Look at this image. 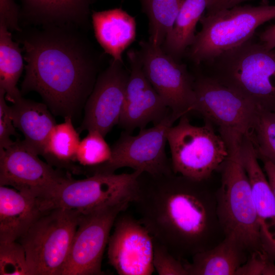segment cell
<instances>
[{
    "label": "cell",
    "mask_w": 275,
    "mask_h": 275,
    "mask_svg": "<svg viewBox=\"0 0 275 275\" xmlns=\"http://www.w3.org/2000/svg\"><path fill=\"white\" fill-rule=\"evenodd\" d=\"M249 253L234 237H225L214 247L183 261L188 275H236Z\"/></svg>",
    "instance_id": "cell-21"
},
{
    "label": "cell",
    "mask_w": 275,
    "mask_h": 275,
    "mask_svg": "<svg viewBox=\"0 0 275 275\" xmlns=\"http://www.w3.org/2000/svg\"><path fill=\"white\" fill-rule=\"evenodd\" d=\"M79 143L76 160L86 167L97 166L108 161L111 158L112 149L100 132L93 130Z\"/></svg>",
    "instance_id": "cell-28"
},
{
    "label": "cell",
    "mask_w": 275,
    "mask_h": 275,
    "mask_svg": "<svg viewBox=\"0 0 275 275\" xmlns=\"http://www.w3.org/2000/svg\"><path fill=\"white\" fill-rule=\"evenodd\" d=\"M92 21L96 40L113 60L123 63L124 51L136 36L134 17L121 8L93 12Z\"/></svg>",
    "instance_id": "cell-20"
},
{
    "label": "cell",
    "mask_w": 275,
    "mask_h": 275,
    "mask_svg": "<svg viewBox=\"0 0 275 275\" xmlns=\"http://www.w3.org/2000/svg\"><path fill=\"white\" fill-rule=\"evenodd\" d=\"M48 107L22 96L10 106L13 124L23 134L24 141L43 156L50 133L57 124Z\"/></svg>",
    "instance_id": "cell-22"
},
{
    "label": "cell",
    "mask_w": 275,
    "mask_h": 275,
    "mask_svg": "<svg viewBox=\"0 0 275 275\" xmlns=\"http://www.w3.org/2000/svg\"><path fill=\"white\" fill-rule=\"evenodd\" d=\"M275 18V5L237 6L202 16V28L189 46L197 64L207 63L249 40L262 24Z\"/></svg>",
    "instance_id": "cell-5"
},
{
    "label": "cell",
    "mask_w": 275,
    "mask_h": 275,
    "mask_svg": "<svg viewBox=\"0 0 275 275\" xmlns=\"http://www.w3.org/2000/svg\"><path fill=\"white\" fill-rule=\"evenodd\" d=\"M127 57L130 72L118 125L131 133L150 123L158 124L171 112L147 78L139 51L130 50Z\"/></svg>",
    "instance_id": "cell-16"
},
{
    "label": "cell",
    "mask_w": 275,
    "mask_h": 275,
    "mask_svg": "<svg viewBox=\"0 0 275 275\" xmlns=\"http://www.w3.org/2000/svg\"><path fill=\"white\" fill-rule=\"evenodd\" d=\"M20 19L26 24L68 25L81 30L89 24L93 0H19Z\"/></svg>",
    "instance_id": "cell-18"
},
{
    "label": "cell",
    "mask_w": 275,
    "mask_h": 275,
    "mask_svg": "<svg viewBox=\"0 0 275 275\" xmlns=\"http://www.w3.org/2000/svg\"><path fill=\"white\" fill-rule=\"evenodd\" d=\"M125 212L117 216L109 238V263L119 275L152 274L153 237L139 219Z\"/></svg>",
    "instance_id": "cell-14"
},
{
    "label": "cell",
    "mask_w": 275,
    "mask_h": 275,
    "mask_svg": "<svg viewBox=\"0 0 275 275\" xmlns=\"http://www.w3.org/2000/svg\"><path fill=\"white\" fill-rule=\"evenodd\" d=\"M142 173H96L80 180L70 175L42 201L43 209L63 208L86 214L122 202L132 203Z\"/></svg>",
    "instance_id": "cell-8"
},
{
    "label": "cell",
    "mask_w": 275,
    "mask_h": 275,
    "mask_svg": "<svg viewBox=\"0 0 275 275\" xmlns=\"http://www.w3.org/2000/svg\"><path fill=\"white\" fill-rule=\"evenodd\" d=\"M80 142L79 132L74 127L72 118H65L64 122L57 124L51 130L42 156L52 167L79 172L80 168L73 163L76 162Z\"/></svg>",
    "instance_id": "cell-23"
},
{
    "label": "cell",
    "mask_w": 275,
    "mask_h": 275,
    "mask_svg": "<svg viewBox=\"0 0 275 275\" xmlns=\"http://www.w3.org/2000/svg\"><path fill=\"white\" fill-rule=\"evenodd\" d=\"M24 140L0 150V186H10L43 201L69 176L40 159Z\"/></svg>",
    "instance_id": "cell-13"
},
{
    "label": "cell",
    "mask_w": 275,
    "mask_h": 275,
    "mask_svg": "<svg viewBox=\"0 0 275 275\" xmlns=\"http://www.w3.org/2000/svg\"><path fill=\"white\" fill-rule=\"evenodd\" d=\"M131 203L122 202L81 214L62 275H100L103 253L118 215Z\"/></svg>",
    "instance_id": "cell-11"
},
{
    "label": "cell",
    "mask_w": 275,
    "mask_h": 275,
    "mask_svg": "<svg viewBox=\"0 0 275 275\" xmlns=\"http://www.w3.org/2000/svg\"><path fill=\"white\" fill-rule=\"evenodd\" d=\"M202 126L190 123L187 115L168 132L173 172L199 181H207L228 155L227 144L213 126L204 121Z\"/></svg>",
    "instance_id": "cell-7"
},
{
    "label": "cell",
    "mask_w": 275,
    "mask_h": 275,
    "mask_svg": "<svg viewBox=\"0 0 275 275\" xmlns=\"http://www.w3.org/2000/svg\"><path fill=\"white\" fill-rule=\"evenodd\" d=\"M264 171L275 196V164L268 160L263 161Z\"/></svg>",
    "instance_id": "cell-36"
},
{
    "label": "cell",
    "mask_w": 275,
    "mask_h": 275,
    "mask_svg": "<svg viewBox=\"0 0 275 275\" xmlns=\"http://www.w3.org/2000/svg\"><path fill=\"white\" fill-rule=\"evenodd\" d=\"M81 29L41 26L18 32L26 63L21 93L37 92L53 114L72 119L97 79V64Z\"/></svg>",
    "instance_id": "cell-2"
},
{
    "label": "cell",
    "mask_w": 275,
    "mask_h": 275,
    "mask_svg": "<svg viewBox=\"0 0 275 275\" xmlns=\"http://www.w3.org/2000/svg\"><path fill=\"white\" fill-rule=\"evenodd\" d=\"M193 112L215 125L225 142L250 135L257 107L243 96L209 75L195 78Z\"/></svg>",
    "instance_id": "cell-9"
},
{
    "label": "cell",
    "mask_w": 275,
    "mask_h": 275,
    "mask_svg": "<svg viewBox=\"0 0 275 275\" xmlns=\"http://www.w3.org/2000/svg\"><path fill=\"white\" fill-rule=\"evenodd\" d=\"M153 263L159 275H188L183 261L174 256L163 244L153 238Z\"/></svg>",
    "instance_id": "cell-30"
},
{
    "label": "cell",
    "mask_w": 275,
    "mask_h": 275,
    "mask_svg": "<svg viewBox=\"0 0 275 275\" xmlns=\"http://www.w3.org/2000/svg\"><path fill=\"white\" fill-rule=\"evenodd\" d=\"M81 214L63 208L48 209L18 239L30 275H62Z\"/></svg>",
    "instance_id": "cell-6"
},
{
    "label": "cell",
    "mask_w": 275,
    "mask_h": 275,
    "mask_svg": "<svg viewBox=\"0 0 275 275\" xmlns=\"http://www.w3.org/2000/svg\"><path fill=\"white\" fill-rule=\"evenodd\" d=\"M23 69L21 49L13 41L8 28L0 22V89L5 92L6 100L12 103L22 97L17 84Z\"/></svg>",
    "instance_id": "cell-25"
},
{
    "label": "cell",
    "mask_w": 275,
    "mask_h": 275,
    "mask_svg": "<svg viewBox=\"0 0 275 275\" xmlns=\"http://www.w3.org/2000/svg\"><path fill=\"white\" fill-rule=\"evenodd\" d=\"M20 10L14 0H0V22L11 31H21L19 25Z\"/></svg>",
    "instance_id": "cell-33"
},
{
    "label": "cell",
    "mask_w": 275,
    "mask_h": 275,
    "mask_svg": "<svg viewBox=\"0 0 275 275\" xmlns=\"http://www.w3.org/2000/svg\"><path fill=\"white\" fill-rule=\"evenodd\" d=\"M259 36L260 42L267 49H275V23L262 32Z\"/></svg>",
    "instance_id": "cell-35"
},
{
    "label": "cell",
    "mask_w": 275,
    "mask_h": 275,
    "mask_svg": "<svg viewBox=\"0 0 275 275\" xmlns=\"http://www.w3.org/2000/svg\"><path fill=\"white\" fill-rule=\"evenodd\" d=\"M139 51L144 73L176 120L193 112L196 102L194 78L161 46L142 41Z\"/></svg>",
    "instance_id": "cell-12"
},
{
    "label": "cell",
    "mask_w": 275,
    "mask_h": 275,
    "mask_svg": "<svg viewBox=\"0 0 275 275\" xmlns=\"http://www.w3.org/2000/svg\"><path fill=\"white\" fill-rule=\"evenodd\" d=\"M149 19V42L161 46L171 32L184 0H144Z\"/></svg>",
    "instance_id": "cell-26"
},
{
    "label": "cell",
    "mask_w": 275,
    "mask_h": 275,
    "mask_svg": "<svg viewBox=\"0 0 275 275\" xmlns=\"http://www.w3.org/2000/svg\"><path fill=\"white\" fill-rule=\"evenodd\" d=\"M44 211L39 198L0 186V242L18 240Z\"/></svg>",
    "instance_id": "cell-19"
},
{
    "label": "cell",
    "mask_w": 275,
    "mask_h": 275,
    "mask_svg": "<svg viewBox=\"0 0 275 275\" xmlns=\"http://www.w3.org/2000/svg\"><path fill=\"white\" fill-rule=\"evenodd\" d=\"M240 152L251 186L263 249L269 258L275 262V196L264 171L260 166L255 149L249 136L242 139Z\"/></svg>",
    "instance_id": "cell-17"
},
{
    "label": "cell",
    "mask_w": 275,
    "mask_h": 275,
    "mask_svg": "<svg viewBox=\"0 0 275 275\" xmlns=\"http://www.w3.org/2000/svg\"><path fill=\"white\" fill-rule=\"evenodd\" d=\"M176 120L171 113L158 124L141 129L136 135L122 132L111 147V159L86 170L92 174L115 173L124 167L153 175L173 172L171 160L166 154V145L168 131Z\"/></svg>",
    "instance_id": "cell-10"
},
{
    "label": "cell",
    "mask_w": 275,
    "mask_h": 275,
    "mask_svg": "<svg viewBox=\"0 0 275 275\" xmlns=\"http://www.w3.org/2000/svg\"><path fill=\"white\" fill-rule=\"evenodd\" d=\"M245 1L247 0H208L207 14L233 8Z\"/></svg>",
    "instance_id": "cell-34"
},
{
    "label": "cell",
    "mask_w": 275,
    "mask_h": 275,
    "mask_svg": "<svg viewBox=\"0 0 275 275\" xmlns=\"http://www.w3.org/2000/svg\"><path fill=\"white\" fill-rule=\"evenodd\" d=\"M207 4L208 0H184L173 28L163 43L168 54L179 57L191 45L196 36L197 24Z\"/></svg>",
    "instance_id": "cell-24"
},
{
    "label": "cell",
    "mask_w": 275,
    "mask_h": 275,
    "mask_svg": "<svg viewBox=\"0 0 275 275\" xmlns=\"http://www.w3.org/2000/svg\"><path fill=\"white\" fill-rule=\"evenodd\" d=\"M208 63V75L257 107L275 113V49L252 38Z\"/></svg>",
    "instance_id": "cell-4"
},
{
    "label": "cell",
    "mask_w": 275,
    "mask_h": 275,
    "mask_svg": "<svg viewBox=\"0 0 275 275\" xmlns=\"http://www.w3.org/2000/svg\"><path fill=\"white\" fill-rule=\"evenodd\" d=\"M206 181L174 172L142 173L138 178L131 204L139 219L154 239L182 261L214 247L225 237L215 191Z\"/></svg>",
    "instance_id": "cell-1"
},
{
    "label": "cell",
    "mask_w": 275,
    "mask_h": 275,
    "mask_svg": "<svg viewBox=\"0 0 275 275\" xmlns=\"http://www.w3.org/2000/svg\"><path fill=\"white\" fill-rule=\"evenodd\" d=\"M0 274L30 275L25 252L19 242H0Z\"/></svg>",
    "instance_id": "cell-29"
},
{
    "label": "cell",
    "mask_w": 275,
    "mask_h": 275,
    "mask_svg": "<svg viewBox=\"0 0 275 275\" xmlns=\"http://www.w3.org/2000/svg\"><path fill=\"white\" fill-rule=\"evenodd\" d=\"M122 62L112 60L97 77L85 105L83 121L77 131L95 130L105 136L118 124L129 74Z\"/></svg>",
    "instance_id": "cell-15"
},
{
    "label": "cell",
    "mask_w": 275,
    "mask_h": 275,
    "mask_svg": "<svg viewBox=\"0 0 275 275\" xmlns=\"http://www.w3.org/2000/svg\"><path fill=\"white\" fill-rule=\"evenodd\" d=\"M16 133L10 106L6 103L5 92L0 89V150L8 148L13 143L11 136Z\"/></svg>",
    "instance_id": "cell-32"
},
{
    "label": "cell",
    "mask_w": 275,
    "mask_h": 275,
    "mask_svg": "<svg viewBox=\"0 0 275 275\" xmlns=\"http://www.w3.org/2000/svg\"><path fill=\"white\" fill-rule=\"evenodd\" d=\"M236 275H275V262L261 251L250 254Z\"/></svg>",
    "instance_id": "cell-31"
},
{
    "label": "cell",
    "mask_w": 275,
    "mask_h": 275,
    "mask_svg": "<svg viewBox=\"0 0 275 275\" xmlns=\"http://www.w3.org/2000/svg\"><path fill=\"white\" fill-rule=\"evenodd\" d=\"M250 136L258 159L275 164V113L257 107Z\"/></svg>",
    "instance_id": "cell-27"
},
{
    "label": "cell",
    "mask_w": 275,
    "mask_h": 275,
    "mask_svg": "<svg viewBox=\"0 0 275 275\" xmlns=\"http://www.w3.org/2000/svg\"><path fill=\"white\" fill-rule=\"evenodd\" d=\"M241 142L226 143L228 155L218 169L221 184L215 194L224 236L235 238L250 255L265 252L251 184L241 158Z\"/></svg>",
    "instance_id": "cell-3"
}]
</instances>
